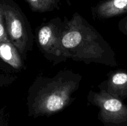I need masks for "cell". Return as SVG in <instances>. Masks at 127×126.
Masks as SVG:
<instances>
[{"label":"cell","mask_w":127,"mask_h":126,"mask_svg":"<svg viewBox=\"0 0 127 126\" xmlns=\"http://www.w3.org/2000/svg\"><path fill=\"white\" fill-rule=\"evenodd\" d=\"M62 44L67 58L86 64L104 63V40L79 14H74L63 28Z\"/></svg>","instance_id":"1"},{"label":"cell","mask_w":127,"mask_h":126,"mask_svg":"<svg viewBox=\"0 0 127 126\" xmlns=\"http://www.w3.org/2000/svg\"><path fill=\"white\" fill-rule=\"evenodd\" d=\"M77 83L61 79L53 80L41 89L33 100L35 112L50 114L58 112L68 105Z\"/></svg>","instance_id":"2"},{"label":"cell","mask_w":127,"mask_h":126,"mask_svg":"<svg viewBox=\"0 0 127 126\" xmlns=\"http://www.w3.org/2000/svg\"><path fill=\"white\" fill-rule=\"evenodd\" d=\"M14 4L4 2V21L10 42L19 53L24 55L27 51L28 35L23 16L17 6H15Z\"/></svg>","instance_id":"3"},{"label":"cell","mask_w":127,"mask_h":126,"mask_svg":"<svg viewBox=\"0 0 127 126\" xmlns=\"http://www.w3.org/2000/svg\"><path fill=\"white\" fill-rule=\"evenodd\" d=\"M63 29L58 23H49L42 26L37 34L40 48L48 59L55 61L68 59L62 44Z\"/></svg>","instance_id":"4"},{"label":"cell","mask_w":127,"mask_h":126,"mask_svg":"<svg viewBox=\"0 0 127 126\" xmlns=\"http://www.w3.org/2000/svg\"><path fill=\"white\" fill-rule=\"evenodd\" d=\"M127 9V0H106L100 2L94 8L99 18H107Z\"/></svg>","instance_id":"5"},{"label":"cell","mask_w":127,"mask_h":126,"mask_svg":"<svg viewBox=\"0 0 127 126\" xmlns=\"http://www.w3.org/2000/svg\"><path fill=\"white\" fill-rule=\"evenodd\" d=\"M0 58L15 69H21L22 62L19 52L10 41L0 42Z\"/></svg>","instance_id":"6"},{"label":"cell","mask_w":127,"mask_h":126,"mask_svg":"<svg viewBox=\"0 0 127 126\" xmlns=\"http://www.w3.org/2000/svg\"><path fill=\"white\" fill-rule=\"evenodd\" d=\"M33 11L45 12L53 9L59 0H26Z\"/></svg>","instance_id":"7"},{"label":"cell","mask_w":127,"mask_h":126,"mask_svg":"<svg viewBox=\"0 0 127 126\" xmlns=\"http://www.w3.org/2000/svg\"><path fill=\"white\" fill-rule=\"evenodd\" d=\"M127 83V74L125 73H117L111 78L109 87L119 88Z\"/></svg>","instance_id":"8"},{"label":"cell","mask_w":127,"mask_h":126,"mask_svg":"<svg viewBox=\"0 0 127 126\" xmlns=\"http://www.w3.org/2000/svg\"><path fill=\"white\" fill-rule=\"evenodd\" d=\"M3 2H0V42L10 41L4 24Z\"/></svg>","instance_id":"9"}]
</instances>
